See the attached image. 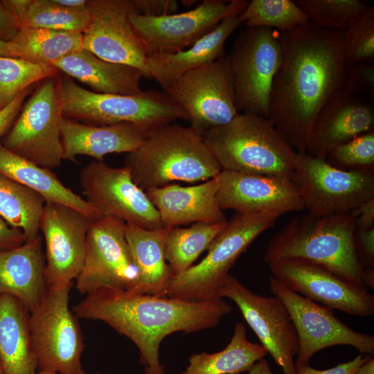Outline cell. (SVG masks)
<instances>
[{"label": "cell", "mask_w": 374, "mask_h": 374, "mask_svg": "<svg viewBox=\"0 0 374 374\" xmlns=\"http://www.w3.org/2000/svg\"><path fill=\"white\" fill-rule=\"evenodd\" d=\"M283 60L271 84L269 119L296 152H305L314 121L342 87V32L310 21L280 32Z\"/></svg>", "instance_id": "cell-1"}, {"label": "cell", "mask_w": 374, "mask_h": 374, "mask_svg": "<svg viewBox=\"0 0 374 374\" xmlns=\"http://www.w3.org/2000/svg\"><path fill=\"white\" fill-rule=\"evenodd\" d=\"M80 319L101 321L138 347L145 374H165L159 348L168 335L216 326L231 312L222 298L192 302L167 296L101 289L73 308Z\"/></svg>", "instance_id": "cell-2"}, {"label": "cell", "mask_w": 374, "mask_h": 374, "mask_svg": "<svg viewBox=\"0 0 374 374\" xmlns=\"http://www.w3.org/2000/svg\"><path fill=\"white\" fill-rule=\"evenodd\" d=\"M355 220L350 213L316 217L309 213L284 226L269 240L267 264L284 258L305 260L323 267L348 283L365 287L354 246Z\"/></svg>", "instance_id": "cell-3"}, {"label": "cell", "mask_w": 374, "mask_h": 374, "mask_svg": "<svg viewBox=\"0 0 374 374\" xmlns=\"http://www.w3.org/2000/svg\"><path fill=\"white\" fill-rule=\"evenodd\" d=\"M124 166L144 191L174 181H205L222 171L202 136L175 122L150 131L138 149L126 154Z\"/></svg>", "instance_id": "cell-4"}, {"label": "cell", "mask_w": 374, "mask_h": 374, "mask_svg": "<svg viewBox=\"0 0 374 374\" xmlns=\"http://www.w3.org/2000/svg\"><path fill=\"white\" fill-rule=\"evenodd\" d=\"M202 139L222 170L292 177L296 152L269 118L238 114Z\"/></svg>", "instance_id": "cell-5"}, {"label": "cell", "mask_w": 374, "mask_h": 374, "mask_svg": "<svg viewBox=\"0 0 374 374\" xmlns=\"http://www.w3.org/2000/svg\"><path fill=\"white\" fill-rule=\"evenodd\" d=\"M283 214L278 211L235 213L211 243L206 256L172 276L165 296L192 302L219 298L218 288L239 256Z\"/></svg>", "instance_id": "cell-6"}, {"label": "cell", "mask_w": 374, "mask_h": 374, "mask_svg": "<svg viewBox=\"0 0 374 374\" xmlns=\"http://www.w3.org/2000/svg\"><path fill=\"white\" fill-rule=\"evenodd\" d=\"M61 89L64 117L88 125L129 123L150 132L178 119L190 120L187 112L163 91L100 93L82 87L68 75L61 78Z\"/></svg>", "instance_id": "cell-7"}, {"label": "cell", "mask_w": 374, "mask_h": 374, "mask_svg": "<svg viewBox=\"0 0 374 374\" xmlns=\"http://www.w3.org/2000/svg\"><path fill=\"white\" fill-rule=\"evenodd\" d=\"M63 108L61 78L56 74L41 80L0 143L37 166L50 170L59 167Z\"/></svg>", "instance_id": "cell-8"}, {"label": "cell", "mask_w": 374, "mask_h": 374, "mask_svg": "<svg viewBox=\"0 0 374 374\" xmlns=\"http://www.w3.org/2000/svg\"><path fill=\"white\" fill-rule=\"evenodd\" d=\"M71 286L47 288L29 313L30 337L40 371L87 374L81 363L84 344L78 317L69 306Z\"/></svg>", "instance_id": "cell-9"}, {"label": "cell", "mask_w": 374, "mask_h": 374, "mask_svg": "<svg viewBox=\"0 0 374 374\" xmlns=\"http://www.w3.org/2000/svg\"><path fill=\"white\" fill-rule=\"evenodd\" d=\"M291 179L303 209L316 217L350 213L374 198V171L340 170L306 152L296 153Z\"/></svg>", "instance_id": "cell-10"}, {"label": "cell", "mask_w": 374, "mask_h": 374, "mask_svg": "<svg viewBox=\"0 0 374 374\" xmlns=\"http://www.w3.org/2000/svg\"><path fill=\"white\" fill-rule=\"evenodd\" d=\"M229 55L236 110L239 114L269 118L271 84L283 60L280 32L269 28L247 27L234 39Z\"/></svg>", "instance_id": "cell-11"}, {"label": "cell", "mask_w": 374, "mask_h": 374, "mask_svg": "<svg viewBox=\"0 0 374 374\" xmlns=\"http://www.w3.org/2000/svg\"><path fill=\"white\" fill-rule=\"evenodd\" d=\"M164 92L187 112L190 127L202 136L239 114L229 55L187 72Z\"/></svg>", "instance_id": "cell-12"}, {"label": "cell", "mask_w": 374, "mask_h": 374, "mask_svg": "<svg viewBox=\"0 0 374 374\" xmlns=\"http://www.w3.org/2000/svg\"><path fill=\"white\" fill-rule=\"evenodd\" d=\"M125 223L103 216L91 222L87 231L84 262L77 277L82 294L101 289L132 292L139 271L125 238Z\"/></svg>", "instance_id": "cell-13"}, {"label": "cell", "mask_w": 374, "mask_h": 374, "mask_svg": "<svg viewBox=\"0 0 374 374\" xmlns=\"http://www.w3.org/2000/svg\"><path fill=\"white\" fill-rule=\"evenodd\" d=\"M217 296L236 304L260 344L284 374H296L294 358L299 352V339L290 312L278 297L254 293L229 274L220 284Z\"/></svg>", "instance_id": "cell-14"}, {"label": "cell", "mask_w": 374, "mask_h": 374, "mask_svg": "<svg viewBox=\"0 0 374 374\" xmlns=\"http://www.w3.org/2000/svg\"><path fill=\"white\" fill-rule=\"evenodd\" d=\"M269 285L286 306L296 328L299 348L295 367L308 365L315 353L334 346H350L362 354L373 353V335L353 330L332 309L290 290L272 276Z\"/></svg>", "instance_id": "cell-15"}, {"label": "cell", "mask_w": 374, "mask_h": 374, "mask_svg": "<svg viewBox=\"0 0 374 374\" xmlns=\"http://www.w3.org/2000/svg\"><path fill=\"white\" fill-rule=\"evenodd\" d=\"M248 3L246 0H204L196 8L181 13L158 17L134 13L130 21L146 47L148 56L175 53L192 46L224 19L238 16Z\"/></svg>", "instance_id": "cell-16"}, {"label": "cell", "mask_w": 374, "mask_h": 374, "mask_svg": "<svg viewBox=\"0 0 374 374\" xmlns=\"http://www.w3.org/2000/svg\"><path fill=\"white\" fill-rule=\"evenodd\" d=\"M79 178L85 200L102 216L148 229L163 228L157 210L126 167L95 160L82 168Z\"/></svg>", "instance_id": "cell-17"}, {"label": "cell", "mask_w": 374, "mask_h": 374, "mask_svg": "<svg viewBox=\"0 0 374 374\" xmlns=\"http://www.w3.org/2000/svg\"><path fill=\"white\" fill-rule=\"evenodd\" d=\"M87 7L90 17L82 47L103 60L135 67L143 77L150 78L148 51L130 21L132 14L139 13L134 0H87Z\"/></svg>", "instance_id": "cell-18"}, {"label": "cell", "mask_w": 374, "mask_h": 374, "mask_svg": "<svg viewBox=\"0 0 374 374\" xmlns=\"http://www.w3.org/2000/svg\"><path fill=\"white\" fill-rule=\"evenodd\" d=\"M267 265L279 283L319 304L353 316L374 314V296L366 287L350 284L321 265L296 258Z\"/></svg>", "instance_id": "cell-19"}, {"label": "cell", "mask_w": 374, "mask_h": 374, "mask_svg": "<svg viewBox=\"0 0 374 374\" xmlns=\"http://www.w3.org/2000/svg\"><path fill=\"white\" fill-rule=\"evenodd\" d=\"M91 220L63 204L46 202L39 222L45 246L47 288L73 284L84 262L87 231Z\"/></svg>", "instance_id": "cell-20"}, {"label": "cell", "mask_w": 374, "mask_h": 374, "mask_svg": "<svg viewBox=\"0 0 374 374\" xmlns=\"http://www.w3.org/2000/svg\"><path fill=\"white\" fill-rule=\"evenodd\" d=\"M217 199L223 211L254 213L303 209L298 190L290 178L222 170Z\"/></svg>", "instance_id": "cell-21"}, {"label": "cell", "mask_w": 374, "mask_h": 374, "mask_svg": "<svg viewBox=\"0 0 374 374\" xmlns=\"http://www.w3.org/2000/svg\"><path fill=\"white\" fill-rule=\"evenodd\" d=\"M366 96L341 87L319 112L306 153L326 159L336 148L374 130V107Z\"/></svg>", "instance_id": "cell-22"}, {"label": "cell", "mask_w": 374, "mask_h": 374, "mask_svg": "<svg viewBox=\"0 0 374 374\" xmlns=\"http://www.w3.org/2000/svg\"><path fill=\"white\" fill-rule=\"evenodd\" d=\"M219 183L218 175L195 186L168 184L145 192L157 210L163 228L195 222L217 224L227 221L217 199Z\"/></svg>", "instance_id": "cell-23"}, {"label": "cell", "mask_w": 374, "mask_h": 374, "mask_svg": "<svg viewBox=\"0 0 374 374\" xmlns=\"http://www.w3.org/2000/svg\"><path fill=\"white\" fill-rule=\"evenodd\" d=\"M148 131L129 123L92 125L64 117L61 125L62 160L75 161L78 155L103 161L108 154L135 151Z\"/></svg>", "instance_id": "cell-24"}, {"label": "cell", "mask_w": 374, "mask_h": 374, "mask_svg": "<svg viewBox=\"0 0 374 374\" xmlns=\"http://www.w3.org/2000/svg\"><path fill=\"white\" fill-rule=\"evenodd\" d=\"M45 265L40 235L16 248L0 251V295L15 296L31 312L47 290Z\"/></svg>", "instance_id": "cell-25"}, {"label": "cell", "mask_w": 374, "mask_h": 374, "mask_svg": "<svg viewBox=\"0 0 374 374\" xmlns=\"http://www.w3.org/2000/svg\"><path fill=\"white\" fill-rule=\"evenodd\" d=\"M240 24L238 16L229 17L186 50L175 53L149 55L146 65L150 78H154L164 91L187 72L211 63L223 55L226 40Z\"/></svg>", "instance_id": "cell-26"}, {"label": "cell", "mask_w": 374, "mask_h": 374, "mask_svg": "<svg viewBox=\"0 0 374 374\" xmlns=\"http://www.w3.org/2000/svg\"><path fill=\"white\" fill-rule=\"evenodd\" d=\"M58 71L87 84L100 93L138 95L143 73L127 64L103 60L87 49H80L51 62Z\"/></svg>", "instance_id": "cell-27"}, {"label": "cell", "mask_w": 374, "mask_h": 374, "mask_svg": "<svg viewBox=\"0 0 374 374\" xmlns=\"http://www.w3.org/2000/svg\"><path fill=\"white\" fill-rule=\"evenodd\" d=\"M169 229H148L125 224V238L139 271L136 286L131 292L165 296L174 276L164 252Z\"/></svg>", "instance_id": "cell-28"}, {"label": "cell", "mask_w": 374, "mask_h": 374, "mask_svg": "<svg viewBox=\"0 0 374 374\" xmlns=\"http://www.w3.org/2000/svg\"><path fill=\"white\" fill-rule=\"evenodd\" d=\"M0 174L37 193L46 202L68 206L82 213L93 221L103 217L84 198L65 186L51 170L37 166L15 154L1 143Z\"/></svg>", "instance_id": "cell-29"}, {"label": "cell", "mask_w": 374, "mask_h": 374, "mask_svg": "<svg viewBox=\"0 0 374 374\" xmlns=\"http://www.w3.org/2000/svg\"><path fill=\"white\" fill-rule=\"evenodd\" d=\"M29 312L15 296L0 295V362L4 374H35Z\"/></svg>", "instance_id": "cell-30"}, {"label": "cell", "mask_w": 374, "mask_h": 374, "mask_svg": "<svg viewBox=\"0 0 374 374\" xmlns=\"http://www.w3.org/2000/svg\"><path fill=\"white\" fill-rule=\"evenodd\" d=\"M267 354L260 344L248 340L244 325L238 323L231 341L223 350L192 355L181 374H240Z\"/></svg>", "instance_id": "cell-31"}, {"label": "cell", "mask_w": 374, "mask_h": 374, "mask_svg": "<svg viewBox=\"0 0 374 374\" xmlns=\"http://www.w3.org/2000/svg\"><path fill=\"white\" fill-rule=\"evenodd\" d=\"M82 33L41 28L20 27L10 41L12 57L51 64L82 47Z\"/></svg>", "instance_id": "cell-32"}, {"label": "cell", "mask_w": 374, "mask_h": 374, "mask_svg": "<svg viewBox=\"0 0 374 374\" xmlns=\"http://www.w3.org/2000/svg\"><path fill=\"white\" fill-rule=\"evenodd\" d=\"M46 204L37 193L0 174V215L21 231L26 242L39 235V222Z\"/></svg>", "instance_id": "cell-33"}, {"label": "cell", "mask_w": 374, "mask_h": 374, "mask_svg": "<svg viewBox=\"0 0 374 374\" xmlns=\"http://www.w3.org/2000/svg\"><path fill=\"white\" fill-rule=\"evenodd\" d=\"M20 27L41 28L82 33L89 22V10H72L54 0H5Z\"/></svg>", "instance_id": "cell-34"}, {"label": "cell", "mask_w": 374, "mask_h": 374, "mask_svg": "<svg viewBox=\"0 0 374 374\" xmlns=\"http://www.w3.org/2000/svg\"><path fill=\"white\" fill-rule=\"evenodd\" d=\"M227 221L208 224L195 222L189 227L169 229L165 242V258L174 275L193 265V262L226 225Z\"/></svg>", "instance_id": "cell-35"}, {"label": "cell", "mask_w": 374, "mask_h": 374, "mask_svg": "<svg viewBox=\"0 0 374 374\" xmlns=\"http://www.w3.org/2000/svg\"><path fill=\"white\" fill-rule=\"evenodd\" d=\"M247 27H265L289 31L308 22V18L292 0H252L238 15Z\"/></svg>", "instance_id": "cell-36"}, {"label": "cell", "mask_w": 374, "mask_h": 374, "mask_svg": "<svg viewBox=\"0 0 374 374\" xmlns=\"http://www.w3.org/2000/svg\"><path fill=\"white\" fill-rule=\"evenodd\" d=\"M58 71L50 64L0 55V110L21 91Z\"/></svg>", "instance_id": "cell-37"}, {"label": "cell", "mask_w": 374, "mask_h": 374, "mask_svg": "<svg viewBox=\"0 0 374 374\" xmlns=\"http://www.w3.org/2000/svg\"><path fill=\"white\" fill-rule=\"evenodd\" d=\"M315 26L340 32L347 29L369 6L361 0H294Z\"/></svg>", "instance_id": "cell-38"}, {"label": "cell", "mask_w": 374, "mask_h": 374, "mask_svg": "<svg viewBox=\"0 0 374 374\" xmlns=\"http://www.w3.org/2000/svg\"><path fill=\"white\" fill-rule=\"evenodd\" d=\"M342 34L346 62L373 63V6H369Z\"/></svg>", "instance_id": "cell-39"}, {"label": "cell", "mask_w": 374, "mask_h": 374, "mask_svg": "<svg viewBox=\"0 0 374 374\" xmlns=\"http://www.w3.org/2000/svg\"><path fill=\"white\" fill-rule=\"evenodd\" d=\"M326 161L343 170L374 171V130L336 148Z\"/></svg>", "instance_id": "cell-40"}, {"label": "cell", "mask_w": 374, "mask_h": 374, "mask_svg": "<svg viewBox=\"0 0 374 374\" xmlns=\"http://www.w3.org/2000/svg\"><path fill=\"white\" fill-rule=\"evenodd\" d=\"M342 87L359 95L374 97V64L346 62Z\"/></svg>", "instance_id": "cell-41"}, {"label": "cell", "mask_w": 374, "mask_h": 374, "mask_svg": "<svg viewBox=\"0 0 374 374\" xmlns=\"http://www.w3.org/2000/svg\"><path fill=\"white\" fill-rule=\"evenodd\" d=\"M354 246L357 258L363 268L374 267V227H355Z\"/></svg>", "instance_id": "cell-42"}, {"label": "cell", "mask_w": 374, "mask_h": 374, "mask_svg": "<svg viewBox=\"0 0 374 374\" xmlns=\"http://www.w3.org/2000/svg\"><path fill=\"white\" fill-rule=\"evenodd\" d=\"M371 355L373 354L363 357L362 354H359L350 361L339 364L335 367L324 370L315 369L309 364L296 366V374H353L357 368Z\"/></svg>", "instance_id": "cell-43"}, {"label": "cell", "mask_w": 374, "mask_h": 374, "mask_svg": "<svg viewBox=\"0 0 374 374\" xmlns=\"http://www.w3.org/2000/svg\"><path fill=\"white\" fill-rule=\"evenodd\" d=\"M35 87L34 85L21 91L10 103L0 110V136L14 123L25 99L32 93Z\"/></svg>", "instance_id": "cell-44"}, {"label": "cell", "mask_w": 374, "mask_h": 374, "mask_svg": "<svg viewBox=\"0 0 374 374\" xmlns=\"http://www.w3.org/2000/svg\"><path fill=\"white\" fill-rule=\"evenodd\" d=\"M140 15L158 17L175 13L178 3L175 0H134Z\"/></svg>", "instance_id": "cell-45"}, {"label": "cell", "mask_w": 374, "mask_h": 374, "mask_svg": "<svg viewBox=\"0 0 374 374\" xmlns=\"http://www.w3.org/2000/svg\"><path fill=\"white\" fill-rule=\"evenodd\" d=\"M19 28V24L12 11L3 1H0V40L11 41Z\"/></svg>", "instance_id": "cell-46"}, {"label": "cell", "mask_w": 374, "mask_h": 374, "mask_svg": "<svg viewBox=\"0 0 374 374\" xmlns=\"http://www.w3.org/2000/svg\"><path fill=\"white\" fill-rule=\"evenodd\" d=\"M25 242L21 231L10 226L0 215V251L16 248Z\"/></svg>", "instance_id": "cell-47"}, {"label": "cell", "mask_w": 374, "mask_h": 374, "mask_svg": "<svg viewBox=\"0 0 374 374\" xmlns=\"http://www.w3.org/2000/svg\"><path fill=\"white\" fill-rule=\"evenodd\" d=\"M359 229L374 227V198H371L350 212Z\"/></svg>", "instance_id": "cell-48"}, {"label": "cell", "mask_w": 374, "mask_h": 374, "mask_svg": "<svg viewBox=\"0 0 374 374\" xmlns=\"http://www.w3.org/2000/svg\"><path fill=\"white\" fill-rule=\"evenodd\" d=\"M55 3L72 10H87V0H54Z\"/></svg>", "instance_id": "cell-49"}, {"label": "cell", "mask_w": 374, "mask_h": 374, "mask_svg": "<svg viewBox=\"0 0 374 374\" xmlns=\"http://www.w3.org/2000/svg\"><path fill=\"white\" fill-rule=\"evenodd\" d=\"M247 373L248 374H273L268 362L265 358L254 363Z\"/></svg>", "instance_id": "cell-50"}, {"label": "cell", "mask_w": 374, "mask_h": 374, "mask_svg": "<svg viewBox=\"0 0 374 374\" xmlns=\"http://www.w3.org/2000/svg\"><path fill=\"white\" fill-rule=\"evenodd\" d=\"M353 374H374V358L371 355Z\"/></svg>", "instance_id": "cell-51"}, {"label": "cell", "mask_w": 374, "mask_h": 374, "mask_svg": "<svg viewBox=\"0 0 374 374\" xmlns=\"http://www.w3.org/2000/svg\"><path fill=\"white\" fill-rule=\"evenodd\" d=\"M362 279L364 285L367 288L374 289V267L363 268Z\"/></svg>", "instance_id": "cell-52"}, {"label": "cell", "mask_w": 374, "mask_h": 374, "mask_svg": "<svg viewBox=\"0 0 374 374\" xmlns=\"http://www.w3.org/2000/svg\"><path fill=\"white\" fill-rule=\"evenodd\" d=\"M0 55L12 57L10 43L9 42L0 40Z\"/></svg>", "instance_id": "cell-53"}, {"label": "cell", "mask_w": 374, "mask_h": 374, "mask_svg": "<svg viewBox=\"0 0 374 374\" xmlns=\"http://www.w3.org/2000/svg\"><path fill=\"white\" fill-rule=\"evenodd\" d=\"M196 1H181V3L186 7H189Z\"/></svg>", "instance_id": "cell-54"}, {"label": "cell", "mask_w": 374, "mask_h": 374, "mask_svg": "<svg viewBox=\"0 0 374 374\" xmlns=\"http://www.w3.org/2000/svg\"><path fill=\"white\" fill-rule=\"evenodd\" d=\"M35 374H60L56 372L53 371H40L39 373Z\"/></svg>", "instance_id": "cell-55"}, {"label": "cell", "mask_w": 374, "mask_h": 374, "mask_svg": "<svg viewBox=\"0 0 374 374\" xmlns=\"http://www.w3.org/2000/svg\"><path fill=\"white\" fill-rule=\"evenodd\" d=\"M0 374H4V371H3L1 362H0Z\"/></svg>", "instance_id": "cell-56"}, {"label": "cell", "mask_w": 374, "mask_h": 374, "mask_svg": "<svg viewBox=\"0 0 374 374\" xmlns=\"http://www.w3.org/2000/svg\"><path fill=\"white\" fill-rule=\"evenodd\" d=\"M96 374H100V373H96Z\"/></svg>", "instance_id": "cell-57"}]
</instances>
